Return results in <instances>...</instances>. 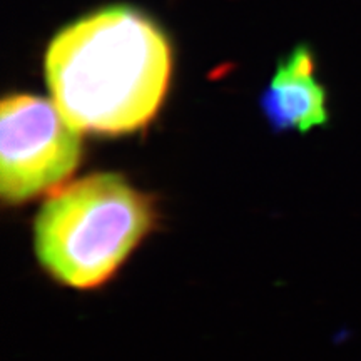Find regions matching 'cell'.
Returning a JSON list of instances; mask_svg holds the SVG:
<instances>
[{
	"label": "cell",
	"instance_id": "1",
	"mask_svg": "<svg viewBox=\"0 0 361 361\" xmlns=\"http://www.w3.org/2000/svg\"><path fill=\"white\" fill-rule=\"evenodd\" d=\"M171 72L168 37L124 6L67 25L45 54L52 101L80 133L121 135L146 128L164 102Z\"/></svg>",
	"mask_w": 361,
	"mask_h": 361
},
{
	"label": "cell",
	"instance_id": "2",
	"mask_svg": "<svg viewBox=\"0 0 361 361\" xmlns=\"http://www.w3.org/2000/svg\"><path fill=\"white\" fill-rule=\"evenodd\" d=\"M156 216L151 197L123 176H85L49 194L34 224L35 255L59 283L92 290L114 276Z\"/></svg>",
	"mask_w": 361,
	"mask_h": 361
},
{
	"label": "cell",
	"instance_id": "3",
	"mask_svg": "<svg viewBox=\"0 0 361 361\" xmlns=\"http://www.w3.org/2000/svg\"><path fill=\"white\" fill-rule=\"evenodd\" d=\"M80 156V130L56 102L30 94L4 99L0 194L6 204L19 206L61 189L78 169Z\"/></svg>",
	"mask_w": 361,
	"mask_h": 361
},
{
	"label": "cell",
	"instance_id": "4",
	"mask_svg": "<svg viewBox=\"0 0 361 361\" xmlns=\"http://www.w3.org/2000/svg\"><path fill=\"white\" fill-rule=\"evenodd\" d=\"M261 111L278 133H308L328 123L326 90L314 75L310 47L298 45L278 62L261 96Z\"/></svg>",
	"mask_w": 361,
	"mask_h": 361
}]
</instances>
